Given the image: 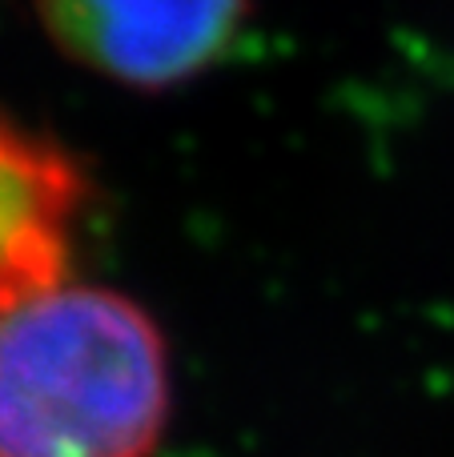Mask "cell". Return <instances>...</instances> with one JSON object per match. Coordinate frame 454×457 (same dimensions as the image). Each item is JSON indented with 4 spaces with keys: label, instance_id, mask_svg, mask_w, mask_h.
<instances>
[{
    "label": "cell",
    "instance_id": "obj_2",
    "mask_svg": "<svg viewBox=\"0 0 454 457\" xmlns=\"http://www.w3.org/2000/svg\"><path fill=\"white\" fill-rule=\"evenodd\" d=\"M69 61L125 88H173L233 45L246 0H32Z\"/></svg>",
    "mask_w": 454,
    "mask_h": 457
},
{
    "label": "cell",
    "instance_id": "obj_1",
    "mask_svg": "<svg viewBox=\"0 0 454 457\" xmlns=\"http://www.w3.org/2000/svg\"><path fill=\"white\" fill-rule=\"evenodd\" d=\"M169 349L125 293L64 285L0 317V457H153Z\"/></svg>",
    "mask_w": 454,
    "mask_h": 457
},
{
    "label": "cell",
    "instance_id": "obj_3",
    "mask_svg": "<svg viewBox=\"0 0 454 457\" xmlns=\"http://www.w3.org/2000/svg\"><path fill=\"white\" fill-rule=\"evenodd\" d=\"M88 177L69 149L0 117V317L69 285Z\"/></svg>",
    "mask_w": 454,
    "mask_h": 457
}]
</instances>
